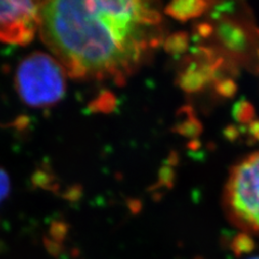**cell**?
<instances>
[{
  "label": "cell",
  "instance_id": "1",
  "mask_svg": "<svg viewBox=\"0 0 259 259\" xmlns=\"http://www.w3.org/2000/svg\"><path fill=\"white\" fill-rule=\"evenodd\" d=\"M160 15L145 2L40 4L39 32L66 74L122 81L158 44Z\"/></svg>",
  "mask_w": 259,
  "mask_h": 259
},
{
  "label": "cell",
  "instance_id": "2",
  "mask_svg": "<svg viewBox=\"0 0 259 259\" xmlns=\"http://www.w3.org/2000/svg\"><path fill=\"white\" fill-rule=\"evenodd\" d=\"M66 75L61 63L53 56L35 52L19 64L15 87L22 101L29 106H51L65 95Z\"/></svg>",
  "mask_w": 259,
  "mask_h": 259
},
{
  "label": "cell",
  "instance_id": "3",
  "mask_svg": "<svg viewBox=\"0 0 259 259\" xmlns=\"http://www.w3.org/2000/svg\"><path fill=\"white\" fill-rule=\"evenodd\" d=\"M225 203L234 223L259 233V151L233 167L226 185Z\"/></svg>",
  "mask_w": 259,
  "mask_h": 259
},
{
  "label": "cell",
  "instance_id": "4",
  "mask_svg": "<svg viewBox=\"0 0 259 259\" xmlns=\"http://www.w3.org/2000/svg\"><path fill=\"white\" fill-rule=\"evenodd\" d=\"M41 3L0 2V41L25 46L39 31Z\"/></svg>",
  "mask_w": 259,
  "mask_h": 259
},
{
  "label": "cell",
  "instance_id": "5",
  "mask_svg": "<svg viewBox=\"0 0 259 259\" xmlns=\"http://www.w3.org/2000/svg\"><path fill=\"white\" fill-rule=\"evenodd\" d=\"M205 4L199 2H178L169 5L166 8V13L176 19L187 20L200 14Z\"/></svg>",
  "mask_w": 259,
  "mask_h": 259
},
{
  "label": "cell",
  "instance_id": "6",
  "mask_svg": "<svg viewBox=\"0 0 259 259\" xmlns=\"http://www.w3.org/2000/svg\"><path fill=\"white\" fill-rule=\"evenodd\" d=\"M10 191V180L7 172L0 167V203L8 197Z\"/></svg>",
  "mask_w": 259,
  "mask_h": 259
},
{
  "label": "cell",
  "instance_id": "7",
  "mask_svg": "<svg viewBox=\"0 0 259 259\" xmlns=\"http://www.w3.org/2000/svg\"><path fill=\"white\" fill-rule=\"evenodd\" d=\"M254 259H259V258H254Z\"/></svg>",
  "mask_w": 259,
  "mask_h": 259
}]
</instances>
